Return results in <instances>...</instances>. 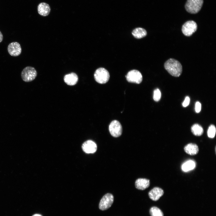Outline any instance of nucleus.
I'll return each instance as SVG.
<instances>
[{
  "label": "nucleus",
  "instance_id": "obj_14",
  "mask_svg": "<svg viewBox=\"0 0 216 216\" xmlns=\"http://www.w3.org/2000/svg\"><path fill=\"white\" fill-rule=\"evenodd\" d=\"M38 14L40 15L46 16L49 14L50 8L48 4L45 2H42L38 5Z\"/></svg>",
  "mask_w": 216,
  "mask_h": 216
},
{
  "label": "nucleus",
  "instance_id": "obj_9",
  "mask_svg": "<svg viewBox=\"0 0 216 216\" xmlns=\"http://www.w3.org/2000/svg\"><path fill=\"white\" fill-rule=\"evenodd\" d=\"M8 51L10 56H17L21 54L22 49L19 43L14 42L9 44L8 47Z\"/></svg>",
  "mask_w": 216,
  "mask_h": 216
},
{
  "label": "nucleus",
  "instance_id": "obj_4",
  "mask_svg": "<svg viewBox=\"0 0 216 216\" xmlns=\"http://www.w3.org/2000/svg\"><path fill=\"white\" fill-rule=\"evenodd\" d=\"M37 73L36 69L31 66L25 68L21 73V78L25 82H30L33 80L36 77Z\"/></svg>",
  "mask_w": 216,
  "mask_h": 216
},
{
  "label": "nucleus",
  "instance_id": "obj_24",
  "mask_svg": "<svg viewBox=\"0 0 216 216\" xmlns=\"http://www.w3.org/2000/svg\"><path fill=\"white\" fill-rule=\"evenodd\" d=\"M3 36L2 32L0 31V43H1L3 40Z\"/></svg>",
  "mask_w": 216,
  "mask_h": 216
},
{
  "label": "nucleus",
  "instance_id": "obj_13",
  "mask_svg": "<svg viewBox=\"0 0 216 216\" xmlns=\"http://www.w3.org/2000/svg\"><path fill=\"white\" fill-rule=\"evenodd\" d=\"M150 184L149 179L144 178H139L135 181L136 188L140 190H144L148 188Z\"/></svg>",
  "mask_w": 216,
  "mask_h": 216
},
{
  "label": "nucleus",
  "instance_id": "obj_6",
  "mask_svg": "<svg viewBox=\"0 0 216 216\" xmlns=\"http://www.w3.org/2000/svg\"><path fill=\"white\" fill-rule=\"evenodd\" d=\"M109 129L110 133L114 137H118L122 133V125L120 122L116 120H113L110 123Z\"/></svg>",
  "mask_w": 216,
  "mask_h": 216
},
{
  "label": "nucleus",
  "instance_id": "obj_8",
  "mask_svg": "<svg viewBox=\"0 0 216 216\" xmlns=\"http://www.w3.org/2000/svg\"><path fill=\"white\" fill-rule=\"evenodd\" d=\"M127 80L131 83H140L142 81V77L141 73L138 70H133L129 71L126 76Z\"/></svg>",
  "mask_w": 216,
  "mask_h": 216
},
{
  "label": "nucleus",
  "instance_id": "obj_2",
  "mask_svg": "<svg viewBox=\"0 0 216 216\" xmlns=\"http://www.w3.org/2000/svg\"><path fill=\"white\" fill-rule=\"evenodd\" d=\"M203 2V0H187L185 4V9L190 13L196 14L201 10Z\"/></svg>",
  "mask_w": 216,
  "mask_h": 216
},
{
  "label": "nucleus",
  "instance_id": "obj_21",
  "mask_svg": "<svg viewBox=\"0 0 216 216\" xmlns=\"http://www.w3.org/2000/svg\"><path fill=\"white\" fill-rule=\"evenodd\" d=\"M161 93L160 91L158 88L155 89L154 91L153 98L156 101H159L161 98Z\"/></svg>",
  "mask_w": 216,
  "mask_h": 216
},
{
  "label": "nucleus",
  "instance_id": "obj_12",
  "mask_svg": "<svg viewBox=\"0 0 216 216\" xmlns=\"http://www.w3.org/2000/svg\"><path fill=\"white\" fill-rule=\"evenodd\" d=\"M78 80L77 75L73 72L66 75L64 78L65 82L69 86L75 85L77 83Z\"/></svg>",
  "mask_w": 216,
  "mask_h": 216
},
{
  "label": "nucleus",
  "instance_id": "obj_25",
  "mask_svg": "<svg viewBox=\"0 0 216 216\" xmlns=\"http://www.w3.org/2000/svg\"><path fill=\"white\" fill-rule=\"evenodd\" d=\"M32 216H42L40 214H36Z\"/></svg>",
  "mask_w": 216,
  "mask_h": 216
},
{
  "label": "nucleus",
  "instance_id": "obj_19",
  "mask_svg": "<svg viewBox=\"0 0 216 216\" xmlns=\"http://www.w3.org/2000/svg\"><path fill=\"white\" fill-rule=\"evenodd\" d=\"M149 212L151 216H164L161 210L156 207H152L150 210Z\"/></svg>",
  "mask_w": 216,
  "mask_h": 216
},
{
  "label": "nucleus",
  "instance_id": "obj_20",
  "mask_svg": "<svg viewBox=\"0 0 216 216\" xmlns=\"http://www.w3.org/2000/svg\"><path fill=\"white\" fill-rule=\"evenodd\" d=\"M216 133V128L213 124L211 125L209 127L207 131L208 136L210 138L214 137Z\"/></svg>",
  "mask_w": 216,
  "mask_h": 216
},
{
  "label": "nucleus",
  "instance_id": "obj_16",
  "mask_svg": "<svg viewBox=\"0 0 216 216\" xmlns=\"http://www.w3.org/2000/svg\"><path fill=\"white\" fill-rule=\"evenodd\" d=\"M134 36L137 39H140L145 37L147 34L146 30L141 28H137L134 29L132 32Z\"/></svg>",
  "mask_w": 216,
  "mask_h": 216
},
{
  "label": "nucleus",
  "instance_id": "obj_15",
  "mask_svg": "<svg viewBox=\"0 0 216 216\" xmlns=\"http://www.w3.org/2000/svg\"><path fill=\"white\" fill-rule=\"evenodd\" d=\"M184 150L185 152L191 155L196 154L199 151L197 145L193 143L187 144L184 146Z\"/></svg>",
  "mask_w": 216,
  "mask_h": 216
},
{
  "label": "nucleus",
  "instance_id": "obj_5",
  "mask_svg": "<svg viewBox=\"0 0 216 216\" xmlns=\"http://www.w3.org/2000/svg\"><path fill=\"white\" fill-rule=\"evenodd\" d=\"M197 28V24L195 21L189 20L185 22L182 25V31L184 35L189 37L196 32Z\"/></svg>",
  "mask_w": 216,
  "mask_h": 216
},
{
  "label": "nucleus",
  "instance_id": "obj_17",
  "mask_svg": "<svg viewBox=\"0 0 216 216\" xmlns=\"http://www.w3.org/2000/svg\"><path fill=\"white\" fill-rule=\"evenodd\" d=\"M191 130L192 133L196 136H200L203 133L202 127L197 124H194L191 127Z\"/></svg>",
  "mask_w": 216,
  "mask_h": 216
},
{
  "label": "nucleus",
  "instance_id": "obj_22",
  "mask_svg": "<svg viewBox=\"0 0 216 216\" xmlns=\"http://www.w3.org/2000/svg\"><path fill=\"white\" fill-rule=\"evenodd\" d=\"M201 105L199 101H197L195 104V110L196 113L199 112L201 110Z\"/></svg>",
  "mask_w": 216,
  "mask_h": 216
},
{
  "label": "nucleus",
  "instance_id": "obj_10",
  "mask_svg": "<svg viewBox=\"0 0 216 216\" xmlns=\"http://www.w3.org/2000/svg\"><path fill=\"white\" fill-rule=\"evenodd\" d=\"M83 151L87 153H93L97 149L96 144L91 140H88L84 142L82 145Z\"/></svg>",
  "mask_w": 216,
  "mask_h": 216
},
{
  "label": "nucleus",
  "instance_id": "obj_7",
  "mask_svg": "<svg viewBox=\"0 0 216 216\" xmlns=\"http://www.w3.org/2000/svg\"><path fill=\"white\" fill-rule=\"evenodd\" d=\"M114 201L113 195L110 193L105 194L101 199L99 206L100 209L105 210L110 208Z\"/></svg>",
  "mask_w": 216,
  "mask_h": 216
},
{
  "label": "nucleus",
  "instance_id": "obj_23",
  "mask_svg": "<svg viewBox=\"0 0 216 216\" xmlns=\"http://www.w3.org/2000/svg\"><path fill=\"white\" fill-rule=\"evenodd\" d=\"M190 98L188 96L185 97V99L182 103V106L184 107H186L188 106L190 103Z\"/></svg>",
  "mask_w": 216,
  "mask_h": 216
},
{
  "label": "nucleus",
  "instance_id": "obj_1",
  "mask_svg": "<svg viewBox=\"0 0 216 216\" xmlns=\"http://www.w3.org/2000/svg\"><path fill=\"white\" fill-rule=\"evenodd\" d=\"M164 67L169 74L175 77L180 76L182 71V67L181 63L172 58L169 59L165 62Z\"/></svg>",
  "mask_w": 216,
  "mask_h": 216
},
{
  "label": "nucleus",
  "instance_id": "obj_18",
  "mask_svg": "<svg viewBox=\"0 0 216 216\" xmlns=\"http://www.w3.org/2000/svg\"><path fill=\"white\" fill-rule=\"evenodd\" d=\"M195 166V163L191 160L184 163L182 166V169L184 172H187L193 169Z\"/></svg>",
  "mask_w": 216,
  "mask_h": 216
},
{
  "label": "nucleus",
  "instance_id": "obj_11",
  "mask_svg": "<svg viewBox=\"0 0 216 216\" xmlns=\"http://www.w3.org/2000/svg\"><path fill=\"white\" fill-rule=\"evenodd\" d=\"M164 194V191L162 189L158 187H155L149 191L148 194L151 200L156 201L163 195Z\"/></svg>",
  "mask_w": 216,
  "mask_h": 216
},
{
  "label": "nucleus",
  "instance_id": "obj_3",
  "mask_svg": "<svg viewBox=\"0 0 216 216\" xmlns=\"http://www.w3.org/2000/svg\"><path fill=\"white\" fill-rule=\"evenodd\" d=\"M95 81L100 84H104L107 82L110 78V74L108 71L103 68L97 69L94 74Z\"/></svg>",
  "mask_w": 216,
  "mask_h": 216
}]
</instances>
